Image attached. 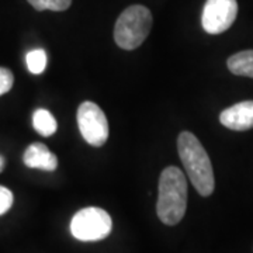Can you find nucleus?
I'll use <instances>...</instances> for the list:
<instances>
[{
	"label": "nucleus",
	"instance_id": "f257e3e1",
	"mask_svg": "<svg viewBox=\"0 0 253 253\" xmlns=\"http://www.w3.org/2000/svg\"><path fill=\"white\" fill-rule=\"evenodd\" d=\"M177 152L194 189L203 197L211 196L215 189L214 170L199 138L190 131H183L177 138Z\"/></svg>",
	"mask_w": 253,
	"mask_h": 253
},
{
	"label": "nucleus",
	"instance_id": "f03ea898",
	"mask_svg": "<svg viewBox=\"0 0 253 253\" xmlns=\"http://www.w3.org/2000/svg\"><path fill=\"white\" fill-rule=\"evenodd\" d=\"M186 208H187L186 176L179 168L169 166L163 169L159 177L158 203H156L158 217L166 225H176L184 217Z\"/></svg>",
	"mask_w": 253,
	"mask_h": 253
},
{
	"label": "nucleus",
	"instance_id": "7ed1b4c3",
	"mask_svg": "<svg viewBox=\"0 0 253 253\" xmlns=\"http://www.w3.org/2000/svg\"><path fill=\"white\" fill-rule=\"evenodd\" d=\"M152 28V13L142 4L126 7L116 21L114 40L123 49L132 51L146 40Z\"/></svg>",
	"mask_w": 253,
	"mask_h": 253
},
{
	"label": "nucleus",
	"instance_id": "20e7f679",
	"mask_svg": "<svg viewBox=\"0 0 253 253\" xmlns=\"http://www.w3.org/2000/svg\"><path fill=\"white\" fill-rule=\"evenodd\" d=\"M113 221L107 211L99 207L82 208L71 221L72 235L82 242H97L111 234Z\"/></svg>",
	"mask_w": 253,
	"mask_h": 253
},
{
	"label": "nucleus",
	"instance_id": "39448f33",
	"mask_svg": "<svg viewBox=\"0 0 253 253\" xmlns=\"http://www.w3.org/2000/svg\"><path fill=\"white\" fill-rule=\"evenodd\" d=\"M78 126L83 139L100 148L109 139V121L104 111L93 101H83L78 109Z\"/></svg>",
	"mask_w": 253,
	"mask_h": 253
},
{
	"label": "nucleus",
	"instance_id": "423d86ee",
	"mask_svg": "<svg viewBox=\"0 0 253 253\" xmlns=\"http://www.w3.org/2000/svg\"><path fill=\"white\" fill-rule=\"evenodd\" d=\"M236 16V0H207L201 14V26L208 34H221L234 24Z\"/></svg>",
	"mask_w": 253,
	"mask_h": 253
},
{
	"label": "nucleus",
	"instance_id": "0eeeda50",
	"mask_svg": "<svg viewBox=\"0 0 253 253\" xmlns=\"http://www.w3.org/2000/svg\"><path fill=\"white\" fill-rule=\"evenodd\" d=\"M221 124L234 131H248L253 128V100L241 101L224 110L219 116Z\"/></svg>",
	"mask_w": 253,
	"mask_h": 253
},
{
	"label": "nucleus",
	"instance_id": "6e6552de",
	"mask_svg": "<svg viewBox=\"0 0 253 253\" xmlns=\"http://www.w3.org/2000/svg\"><path fill=\"white\" fill-rule=\"evenodd\" d=\"M24 165L31 169H40L45 172H54L58 168V158L54 155L48 146L41 142H34L28 146L23 155Z\"/></svg>",
	"mask_w": 253,
	"mask_h": 253
},
{
	"label": "nucleus",
	"instance_id": "1a4fd4ad",
	"mask_svg": "<svg viewBox=\"0 0 253 253\" xmlns=\"http://www.w3.org/2000/svg\"><path fill=\"white\" fill-rule=\"evenodd\" d=\"M226 66L234 75L253 78V49L241 51L229 56Z\"/></svg>",
	"mask_w": 253,
	"mask_h": 253
},
{
	"label": "nucleus",
	"instance_id": "9d476101",
	"mask_svg": "<svg viewBox=\"0 0 253 253\" xmlns=\"http://www.w3.org/2000/svg\"><path fill=\"white\" fill-rule=\"evenodd\" d=\"M33 126L40 135L51 136L56 132L58 123L48 110L38 109L33 114Z\"/></svg>",
	"mask_w": 253,
	"mask_h": 253
},
{
	"label": "nucleus",
	"instance_id": "9b49d317",
	"mask_svg": "<svg viewBox=\"0 0 253 253\" xmlns=\"http://www.w3.org/2000/svg\"><path fill=\"white\" fill-rule=\"evenodd\" d=\"M27 68L33 75H41L46 68V52L41 48L30 51L26 56Z\"/></svg>",
	"mask_w": 253,
	"mask_h": 253
},
{
	"label": "nucleus",
	"instance_id": "f8f14e48",
	"mask_svg": "<svg viewBox=\"0 0 253 253\" xmlns=\"http://www.w3.org/2000/svg\"><path fill=\"white\" fill-rule=\"evenodd\" d=\"M28 3L38 11L52 10V11H63L69 9L72 0H27Z\"/></svg>",
	"mask_w": 253,
	"mask_h": 253
},
{
	"label": "nucleus",
	"instance_id": "ddd939ff",
	"mask_svg": "<svg viewBox=\"0 0 253 253\" xmlns=\"http://www.w3.org/2000/svg\"><path fill=\"white\" fill-rule=\"evenodd\" d=\"M14 83V76L7 68H0V96L11 90Z\"/></svg>",
	"mask_w": 253,
	"mask_h": 253
},
{
	"label": "nucleus",
	"instance_id": "4468645a",
	"mask_svg": "<svg viewBox=\"0 0 253 253\" xmlns=\"http://www.w3.org/2000/svg\"><path fill=\"white\" fill-rule=\"evenodd\" d=\"M13 193L7 187L0 186V215L6 214L13 206Z\"/></svg>",
	"mask_w": 253,
	"mask_h": 253
},
{
	"label": "nucleus",
	"instance_id": "2eb2a0df",
	"mask_svg": "<svg viewBox=\"0 0 253 253\" xmlns=\"http://www.w3.org/2000/svg\"><path fill=\"white\" fill-rule=\"evenodd\" d=\"M4 166H6V159L0 155V173L3 172V169H4Z\"/></svg>",
	"mask_w": 253,
	"mask_h": 253
}]
</instances>
